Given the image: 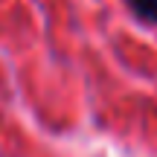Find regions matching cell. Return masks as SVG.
<instances>
[{"label": "cell", "mask_w": 157, "mask_h": 157, "mask_svg": "<svg viewBox=\"0 0 157 157\" xmlns=\"http://www.w3.org/2000/svg\"><path fill=\"white\" fill-rule=\"evenodd\" d=\"M137 23L157 29V0H122Z\"/></svg>", "instance_id": "6da1fadb"}]
</instances>
